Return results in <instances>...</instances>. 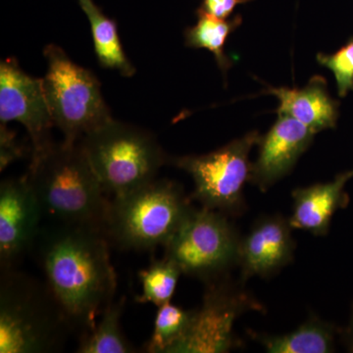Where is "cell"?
Here are the masks:
<instances>
[{
	"label": "cell",
	"instance_id": "obj_1",
	"mask_svg": "<svg viewBox=\"0 0 353 353\" xmlns=\"http://www.w3.org/2000/svg\"><path fill=\"white\" fill-rule=\"evenodd\" d=\"M41 262L48 289L70 326L83 334L94 328L117 285L103 232L62 224L44 240Z\"/></svg>",
	"mask_w": 353,
	"mask_h": 353
},
{
	"label": "cell",
	"instance_id": "obj_2",
	"mask_svg": "<svg viewBox=\"0 0 353 353\" xmlns=\"http://www.w3.org/2000/svg\"><path fill=\"white\" fill-rule=\"evenodd\" d=\"M26 176L43 214L102 231L110 201L80 143H52L32 154Z\"/></svg>",
	"mask_w": 353,
	"mask_h": 353
},
{
	"label": "cell",
	"instance_id": "obj_3",
	"mask_svg": "<svg viewBox=\"0 0 353 353\" xmlns=\"http://www.w3.org/2000/svg\"><path fill=\"white\" fill-rule=\"evenodd\" d=\"M192 209L178 183L153 180L112 197L102 232L122 250L165 248Z\"/></svg>",
	"mask_w": 353,
	"mask_h": 353
},
{
	"label": "cell",
	"instance_id": "obj_4",
	"mask_svg": "<svg viewBox=\"0 0 353 353\" xmlns=\"http://www.w3.org/2000/svg\"><path fill=\"white\" fill-rule=\"evenodd\" d=\"M0 352L43 353L59 348L69 323L50 289L2 269Z\"/></svg>",
	"mask_w": 353,
	"mask_h": 353
},
{
	"label": "cell",
	"instance_id": "obj_5",
	"mask_svg": "<svg viewBox=\"0 0 353 353\" xmlns=\"http://www.w3.org/2000/svg\"><path fill=\"white\" fill-rule=\"evenodd\" d=\"M106 194L118 196L155 180L167 157L152 134L111 120L81 139Z\"/></svg>",
	"mask_w": 353,
	"mask_h": 353
},
{
	"label": "cell",
	"instance_id": "obj_6",
	"mask_svg": "<svg viewBox=\"0 0 353 353\" xmlns=\"http://www.w3.org/2000/svg\"><path fill=\"white\" fill-rule=\"evenodd\" d=\"M43 54L48 65L43 79L44 92L54 126L63 132L64 141L78 143L113 119L102 97L101 83L92 72L74 63L55 44L46 46Z\"/></svg>",
	"mask_w": 353,
	"mask_h": 353
},
{
	"label": "cell",
	"instance_id": "obj_7",
	"mask_svg": "<svg viewBox=\"0 0 353 353\" xmlns=\"http://www.w3.org/2000/svg\"><path fill=\"white\" fill-rule=\"evenodd\" d=\"M240 243L224 213L194 208L165 246L164 257L183 274L209 280L238 263Z\"/></svg>",
	"mask_w": 353,
	"mask_h": 353
},
{
	"label": "cell",
	"instance_id": "obj_8",
	"mask_svg": "<svg viewBox=\"0 0 353 353\" xmlns=\"http://www.w3.org/2000/svg\"><path fill=\"white\" fill-rule=\"evenodd\" d=\"M261 136L252 132L208 154L174 158V165L194 182L192 197L204 208L236 213L243 208V188L250 181V153Z\"/></svg>",
	"mask_w": 353,
	"mask_h": 353
},
{
	"label": "cell",
	"instance_id": "obj_9",
	"mask_svg": "<svg viewBox=\"0 0 353 353\" xmlns=\"http://www.w3.org/2000/svg\"><path fill=\"white\" fill-rule=\"evenodd\" d=\"M0 121L6 125L15 121L25 127L31 139L32 154L52 143L50 136L54 123L43 79L26 74L14 57L0 64Z\"/></svg>",
	"mask_w": 353,
	"mask_h": 353
},
{
	"label": "cell",
	"instance_id": "obj_10",
	"mask_svg": "<svg viewBox=\"0 0 353 353\" xmlns=\"http://www.w3.org/2000/svg\"><path fill=\"white\" fill-rule=\"evenodd\" d=\"M257 308L248 294L227 285H213L204 296L183 340L173 353L228 352L234 347L233 326L248 309Z\"/></svg>",
	"mask_w": 353,
	"mask_h": 353
},
{
	"label": "cell",
	"instance_id": "obj_11",
	"mask_svg": "<svg viewBox=\"0 0 353 353\" xmlns=\"http://www.w3.org/2000/svg\"><path fill=\"white\" fill-rule=\"evenodd\" d=\"M43 216L38 196L27 176L7 179L0 185V263L13 264L32 248Z\"/></svg>",
	"mask_w": 353,
	"mask_h": 353
},
{
	"label": "cell",
	"instance_id": "obj_12",
	"mask_svg": "<svg viewBox=\"0 0 353 353\" xmlns=\"http://www.w3.org/2000/svg\"><path fill=\"white\" fill-rule=\"evenodd\" d=\"M315 134L294 118L279 115L273 127L260 139L259 158L252 164L250 182L266 192L292 170Z\"/></svg>",
	"mask_w": 353,
	"mask_h": 353
},
{
	"label": "cell",
	"instance_id": "obj_13",
	"mask_svg": "<svg viewBox=\"0 0 353 353\" xmlns=\"http://www.w3.org/2000/svg\"><path fill=\"white\" fill-rule=\"evenodd\" d=\"M289 220L281 216L264 217L241 240L238 263L243 279L267 277L289 263L294 250Z\"/></svg>",
	"mask_w": 353,
	"mask_h": 353
},
{
	"label": "cell",
	"instance_id": "obj_14",
	"mask_svg": "<svg viewBox=\"0 0 353 353\" xmlns=\"http://www.w3.org/2000/svg\"><path fill=\"white\" fill-rule=\"evenodd\" d=\"M352 171L336 176L333 182L316 183L292 192V213L289 223L292 229L304 230L315 236L328 233L332 217L345 208L348 197L345 183L352 178Z\"/></svg>",
	"mask_w": 353,
	"mask_h": 353
},
{
	"label": "cell",
	"instance_id": "obj_15",
	"mask_svg": "<svg viewBox=\"0 0 353 353\" xmlns=\"http://www.w3.org/2000/svg\"><path fill=\"white\" fill-rule=\"evenodd\" d=\"M268 92L280 101L278 115L294 118L316 134L336 127L339 102L329 94L323 77H313L303 88H269Z\"/></svg>",
	"mask_w": 353,
	"mask_h": 353
},
{
	"label": "cell",
	"instance_id": "obj_16",
	"mask_svg": "<svg viewBox=\"0 0 353 353\" xmlns=\"http://www.w3.org/2000/svg\"><path fill=\"white\" fill-rule=\"evenodd\" d=\"M78 2L92 28L95 54L99 64L104 68L117 70L122 76H134L136 68L123 50L115 21L102 12L94 0H78Z\"/></svg>",
	"mask_w": 353,
	"mask_h": 353
},
{
	"label": "cell",
	"instance_id": "obj_17",
	"mask_svg": "<svg viewBox=\"0 0 353 353\" xmlns=\"http://www.w3.org/2000/svg\"><path fill=\"white\" fill-rule=\"evenodd\" d=\"M196 24L185 31V46L212 52L218 67L223 74H226L233 63L225 53V46L230 34L241 25V14H236L231 19H221L199 10H196Z\"/></svg>",
	"mask_w": 353,
	"mask_h": 353
},
{
	"label": "cell",
	"instance_id": "obj_18",
	"mask_svg": "<svg viewBox=\"0 0 353 353\" xmlns=\"http://www.w3.org/2000/svg\"><path fill=\"white\" fill-rule=\"evenodd\" d=\"M259 341L270 353H329L334 350V329L312 318L292 333L260 336Z\"/></svg>",
	"mask_w": 353,
	"mask_h": 353
},
{
	"label": "cell",
	"instance_id": "obj_19",
	"mask_svg": "<svg viewBox=\"0 0 353 353\" xmlns=\"http://www.w3.org/2000/svg\"><path fill=\"white\" fill-rule=\"evenodd\" d=\"M124 299L111 301L102 311V316L94 328L85 333L79 343L80 353H132L136 352L121 328V315Z\"/></svg>",
	"mask_w": 353,
	"mask_h": 353
},
{
	"label": "cell",
	"instance_id": "obj_20",
	"mask_svg": "<svg viewBox=\"0 0 353 353\" xmlns=\"http://www.w3.org/2000/svg\"><path fill=\"white\" fill-rule=\"evenodd\" d=\"M192 318L194 310H185L171 303L159 306L146 352L173 353L189 331Z\"/></svg>",
	"mask_w": 353,
	"mask_h": 353
},
{
	"label": "cell",
	"instance_id": "obj_21",
	"mask_svg": "<svg viewBox=\"0 0 353 353\" xmlns=\"http://www.w3.org/2000/svg\"><path fill=\"white\" fill-rule=\"evenodd\" d=\"M182 271L172 260L164 257L152 262L148 268L139 273L141 294L137 297L139 303H152L157 307L171 303Z\"/></svg>",
	"mask_w": 353,
	"mask_h": 353
},
{
	"label": "cell",
	"instance_id": "obj_22",
	"mask_svg": "<svg viewBox=\"0 0 353 353\" xmlns=\"http://www.w3.org/2000/svg\"><path fill=\"white\" fill-rule=\"evenodd\" d=\"M317 61L333 72L341 97L353 90V38L334 54L319 53Z\"/></svg>",
	"mask_w": 353,
	"mask_h": 353
},
{
	"label": "cell",
	"instance_id": "obj_23",
	"mask_svg": "<svg viewBox=\"0 0 353 353\" xmlns=\"http://www.w3.org/2000/svg\"><path fill=\"white\" fill-rule=\"evenodd\" d=\"M1 148H0V169L3 171L9 164L22 157L23 150L16 141L15 134L9 131L6 124H1Z\"/></svg>",
	"mask_w": 353,
	"mask_h": 353
},
{
	"label": "cell",
	"instance_id": "obj_24",
	"mask_svg": "<svg viewBox=\"0 0 353 353\" xmlns=\"http://www.w3.org/2000/svg\"><path fill=\"white\" fill-rule=\"evenodd\" d=\"M250 1L252 0H202L201 6L197 10L221 19H228L236 6Z\"/></svg>",
	"mask_w": 353,
	"mask_h": 353
},
{
	"label": "cell",
	"instance_id": "obj_25",
	"mask_svg": "<svg viewBox=\"0 0 353 353\" xmlns=\"http://www.w3.org/2000/svg\"><path fill=\"white\" fill-rule=\"evenodd\" d=\"M347 341L348 345H350V348L352 352H353V310L352 314V319H350V327H348L347 330Z\"/></svg>",
	"mask_w": 353,
	"mask_h": 353
},
{
	"label": "cell",
	"instance_id": "obj_26",
	"mask_svg": "<svg viewBox=\"0 0 353 353\" xmlns=\"http://www.w3.org/2000/svg\"><path fill=\"white\" fill-rule=\"evenodd\" d=\"M352 176H353V170L352 171Z\"/></svg>",
	"mask_w": 353,
	"mask_h": 353
}]
</instances>
